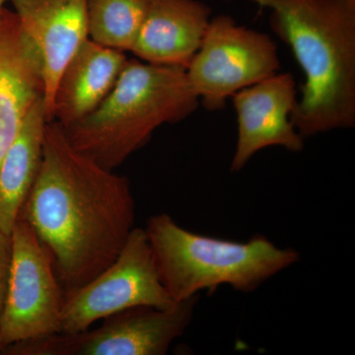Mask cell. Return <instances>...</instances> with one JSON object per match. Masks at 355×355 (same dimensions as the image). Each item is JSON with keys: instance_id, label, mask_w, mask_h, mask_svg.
<instances>
[{"instance_id": "6da1fadb", "label": "cell", "mask_w": 355, "mask_h": 355, "mask_svg": "<svg viewBox=\"0 0 355 355\" xmlns=\"http://www.w3.org/2000/svg\"><path fill=\"white\" fill-rule=\"evenodd\" d=\"M19 218L50 254L64 295L116 260L135 227V198L127 177L77 151L51 121L38 177Z\"/></svg>"}, {"instance_id": "7a4b0ae2", "label": "cell", "mask_w": 355, "mask_h": 355, "mask_svg": "<svg viewBox=\"0 0 355 355\" xmlns=\"http://www.w3.org/2000/svg\"><path fill=\"white\" fill-rule=\"evenodd\" d=\"M305 76L291 121L303 139L355 125V0H247Z\"/></svg>"}, {"instance_id": "3957f363", "label": "cell", "mask_w": 355, "mask_h": 355, "mask_svg": "<svg viewBox=\"0 0 355 355\" xmlns=\"http://www.w3.org/2000/svg\"><path fill=\"white\" fill-rule=\"evenodd\" d=\"M198 105L184 67L128 60L102 104L62 128L77 151L114 171L159 127L184 120Z\"/></svg>"}, {"instance_id": "277c9868", "label": "cell", "mask_w": 355, "mask_h": 355, "mask_svg": "<svg viewBox=\"0 0 355 355\" xmlns=\"http://www.w3.org/2000/svg\"><path fill=\"white\" fill-rule=\"evenodd\" d=\"M144 230L175 302L222 286L249 293L300 260L296 250L277 247L265 236L247 242L209 237L181 227L166 214L151 216Z\"/></svg>"}, {"instance_id": "5b68a950", "label": "cell", "mask_w": 355, "mask_h": 355, "mask_svg": "<svg viewBox=\"0 0 355 355\" xmlns=\"http://www.w3.org/2000/svg\"><path fill=\"white\" fill-rule=\"evenodd\" d=\"M198 296L169 308L135 307L104 319L102 326L18 343L17 355H165L193 321Z\"/></svg>"}, {"instance_id": "8992f818", "label": "cell", "mask_w": 355, "mask_h": 355, "mask_svg": "<svg viewBox=\"0 0 355 355\" xmlns=\"http://www.w3.org/2000/svg\"><path fill=\"white\" fill-rule=\"evenodd\" d=\"M279 67L270 36L238 25L231 16L219 15L210 20L186 71L200 104L214 112L242 89L277 74Z\"/></svg>"}, {"instance_id": "52a82bcc", "label": "cell", "mask_w": 355, "mask_h": 355, "mask_svg": "<svg viewBox=\"0 0 355 355\" xmlns=\"http://www.w3.org/2000/svg\"><path fill=\"white\" fill-rule=\"evenodd\" d=\"M161 282L146 230L133 228L116 260L95 279L64 295L60 333L87 330L100 320L135 307L174 304Z\"/></svg>"}, {"instance_id": "ba28073f", "label": "cell", "mask_w": 355, "mask_h": 355, "mask_svg": "<svg viewBox=\"0 0 355 355\" xmlns=\"http://www.w3.org/2000/svg\"><path fill=\"white\" fill-rule=\"evenodd\" d=\"M8 288L0 322V352L60 333L64 291L50 254L24 219L11 231Z\"/></svg>"}, {"instance_id": "9c48e42d", "label": "cell", "mask_w": 355, "mask_h": 355, "mask_svg": "<svg viewBox=\"0 0 355 355\" xmlns=\"http://www.w3.org/2000/svg\"><path fill=\"white\" fill-rule=\"evenodd\" d=\"M297 100L291 73L275 74L232 96L238 128L231 171H241L254 155L268 147L294 153L303 150L304 139L291 121Z\"/></svg>"}, {"instance_id": "30bf717a", "label": "cell", "mask_w": 355, "mask_h": 355, "mask_svg": "<svg viewBox=\"0 0 355 355\" xmlns=\"http://www.w3.org/2000/svg\"><path fill=\"white\" fill-rule=\"evenodd\" d=\"M38 51L49 120L58 79L89 38L86 0H9Z\"/></svg>"}, {"instance_id": "8fae6325", "label": "cell", "mask_w": 355, "mask_h": 355, "mask_svg": "<svg viewBox=\"0 0 355 355\" xmlns=\"http://www.w3.org/2000/svg\"><path fill=\"white\" fill-rule=\"evenodd\" d=\"M44 98L39 53L13 10L0 11V161L30 109Z\"/></svg>"}, {"instance_id": "7c38bea8", "label": "cell", "mask_w": 355, "mask_h": 355, "mask_svg": "<svg viewBox=\"0 0 355 355\" xmlns=\"http://www.w3.org/2000/svg\"><path fill=\"white\" fill-rule=\"evenodd\" d=\"M210 20L211 9L200 0H149L133 55L148 64L186 69Z\"/></svg>"}, {"instance_id": "4fadbf2b", "label": "cell", "mask_w": 355, "mask_h": 355, "mask_svg": "<svg viewBox=\"0 0 355 355\" xmlns=\"http://www.w3.org/2000/svg\"><path fill=\"white\" fill-rule=\"evenodd\" d=\"M128 60L123 51L86 40L58 79L51 121L67 128L94 112L116 85Z\"/></svg>"}, {"instance_id": "5bb4252c", "label": "cell", "mask_w": 355, "mask_h": 355, "mask_svg": "<svg viewBox=\"0 0 355 355\" xmlns=\"http://www.w3.org/2000/svg\"><path fill=\"white\" fill-rule=\"evenodd\" d=\"M49 121L42 98L26 114L17 135L0 161V230L7 235L11 234L19 219L23 205L38 177Z\"/></svg>"}, {"instance_id": "9a60e30c", "label": "cell", "mask_w": 355, "mask_h": 355, "mask_svg": "<svg viewBox=\"0 0 355 355\" xmlns=\"http://www.w3.org/2000/svg\"><path fill=\"white\" fill-rule=\"evenodd\" d=\"M149 0H86L89 39L107 48L132 51Z\"/></svg>"}, {"instance_id": "2e32d148", "label": "cell", "mask_w": 355, "mask_h": 355, "mask_svg": "<svg viewBox=\"0 0 355 355\" xmlns=\"http://www.w3.org/2000/svg\"><path fill=\"white\" fill-rule=\"evenodd\" d=\"M10 261V235H7L3 231L0 230V322L3 314L4 306H6Z\"/></svg>"}, {"instance_id": "e0dca14e", "label": "cell", "mask_w": 355, "mask_h": 355, "mask_svg": "<svg viewBox=\"0 0 355 355\" xmlns=\"http://www.w3.org/2000/svg\"><path fill=\"white\" fill-rule=\"evenodd\" d=\"M7 0H0V11H1V9L3 8L4 4H6V2Z\"/></svg>"}]
</instances>
